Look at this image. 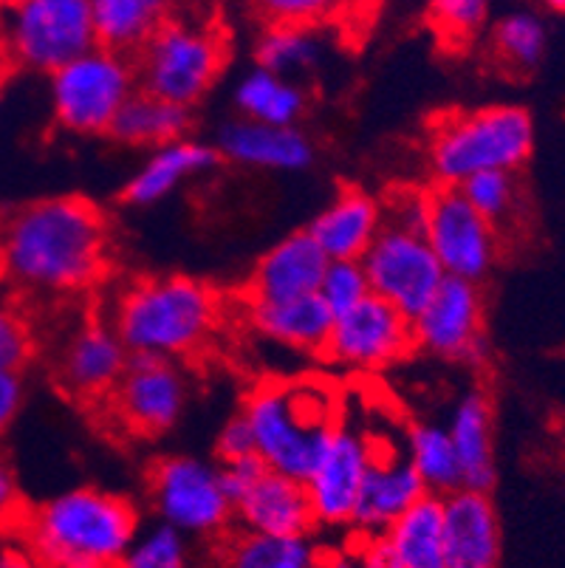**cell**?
Instances as JSON below:
<instances>
[{"mask_svg": "<svg viewBox=\"0 0 565 568\" xmlns=\"http://www.w3.org/2000/svg\"><path fill=\"white\" fill-rule=\"evenodd\" d=\"M320 301L331 308V314L349 312L351 306H356L360 301H365L371 294L367 286V275L362 261H329L325 263V272L320 277L317 286Z\"/></svg>", "mask_w": 565, "mask_h": 568, "instance_id": "cell-38", "label": "cell"}, {"mask_svg": "<svg viewBox=\"0 0 565 568\" xmlns=\"http://www.w3.org/2000/svg\"><path fill=\"white\" fill-rule=\"evenodd\" d=\"M12 3H18V0H0V9H7V7H12Z\"/></svg>", "mask_w": 565, "mask_h": 568, "instance_id": "cell-48", "label": "cell"}, {"mask_svg": "<svg viewBox=\"0 0 565 568\" xmlns=\"http://www.w3.org/2000/svg\"><path fill=\"white\" fill-rule=\"evenodd\" d=\"M424 495H427V487L411 467V462L404 458V453L393 444L376 442V453H373L365 484L360 489L351 529L385 531L398 515L407 513Z\"/></svg>", "mask_w": 565, "mask_h": 568, "instance_id": "cell-21", "label": "cell"}, {"mask_svg": "<svg viewBox=\"0 0 565 568\" xmlns=\"http://www.w3.org/2000/svg\"><path fill=\"white\" fill-rule=\"evenodd\" d=\"M373 453H376V442L371 433L340 418V425L325 442L317 464L311 467L303 481L314 526L345 529L354 524L356 500H360V489L365 484Z\"/></svg>", "mask_w": 565, "mask_h": 568, "instance_id": "cell-14", "label": "cell"}, {"mask_svg": "<svg viewBox=\"0 0 565 568\" xmlns=\"http://www.w3.org/2000/svg\"><path fill=\"white\" fill-rule=\"evenodd\" d=\"M546 26L535 12H509L492 29L495 60L512 74H532L546 54Z\"/></svg>", "mask_w": 565, "mask_h": 568, "instance_id": "cell-33", "label": "cell"}, {"mask_svg": "<svg viewBox=\"0 0 565 568\" xmlns=\"http://www.w3.org/2000/svg\"><path fill=\"white\" fill-rule=\"evenodd\" d=\"M113 568H193L190 537L173 526L155 520L148 529H139L128 551Z\"/></svg>", "mask_w": 565, "mask_h": 568, "instance_id": "cell-35", "label": "cell"}, {"mask_svg": "<svg viewBox=\"0 0 565 568\" xmlns=\"http://www.w3.org/2000/svg\"><path fill=\"white\" fill-rule=\"evenodd\" d=\"M382 213H385V224L404 226V230H424V215H427V193L416 187L393 190L385 201H382Z\"/></svg>", "mask_w": 565, "mask_h": 568, "instance_id": "cell-40", "label": "cell"}, {"mask_svg": "<svg viewBox=\"0 0 565 568\" xmlns=\"http://www.w3.org/2000/svg\"><path fill=\"white\" fill-rule=\"evenodd\" d=\"M543 3H546V9H552V12L565 14V0H543Z\"/></svg>", "mask_w": 565, "mask_h": 568, "instance_id": "cell-47", "label": "cell"}, {"mask_svg": "<svg viewBox=\"0 0 565 568\" xmlns=\"http://www.w3.org/2000/svg\"><path fill=\"white\" fill-rule=\"evenodd\" d=\"M221 317L224 303L210 283L190 275H150L117 294L108 323L131 356L184 363L210 348Z\"/></svg>", "mask_w": 565, "mask_h": 568, "instance_id": "cell-2", "label": "cell"}, {"mask_svg": "<svg viewBox=\"0 0 565 568\" xmlns=\"http://www.w3.org/2000/svg\"><path fill=\"white\" fill-rule=\"evenodd\" d=\"M0 43L14 65L49 77L97 45L91 0H18L0 14Z\"/></svg>", "mask_w": 565, "mask_h": 568, "instance_id": "cell-9", "label": "cell"}, {"mask_svg": "<svg viewBox=\"0 0 565 568\" xmlns=\"http://www.w3.org/2000/svg\"><path fill=\"white\" fill-rule=\"evenodd\" d=\"M190 125H193L190 108H181L148 91H137L117 113L108 136L128 148H159L190 136Z\"/></svg>", "mask_w": 565, "mask_h": 568, "instance_id": "cell-29", "label": "cell"}, {"mask_svg": "<svg viewBox=\"0 0 565 568\" xmlns=\"http://www.w3.org/2000/svg\"><path fill=\"white\" fill-rule=\"evenodd\" d=\"M173 14V0H91L97 45L133 57Z\"/></svg>", "mask_w": 565, "mask_h": 568, "instance_id": "cell-28", "label": "cell"}, {"mask_svg": "<svg viewBox=\"0 0 565 568\" xmlns=\"http://www.w3.org/2000/svg\"><path fill=\"white\" fill-rule=\"evenodd\" d=\"M235 524L261 535H311V515L305 484L292 475L263 467L261 473L235 495Z\"/></svg>", "mask_w": 565, "mask_h": 568, "instance_id": "cell-19", "label": "cell"}, {"mask_svg": "<svg viewBox=\"0 0 565 568\" xmlns=\"http://www.w3.org/2000/svg\"><path fill=\"white\" fill-rule=\"evenodd\" d=\"M148 500L162 524L173 526L190 540L226 535L235 524V506L224 487L221 464L195 456H164L148 473Z\"/></svg>", "mask_w": 565, "mask_h": 568, "instance_id": "cell-8", "label": "cell"}, {"mask_svg": "<svg viewBox=\"0 0 565 568\" xmlns=\"http://www.w3.org/2000/svg\"><path fill=\"white\" fill-rule=\"evenodd\" d=\"M382 535L387 537L398 568H447L444 549V498L427 493Z\"/></svg>", "mask_w": 565, "mask_h": 568, "instance_id": "cell-27", "label": "cell"}, {"mask_svg": "<svg viewBox=\"0 0 565 568\" xmlns=\"http://www.w3.org/2000/svg\"><path fill=\"white\" fill-rule=\"evenodd\" d=\"M142 529L128 495L100 487H71L29 509L18 535L40 562L113 568Z\"/></svg>", "mask_w": 565, "mask_h": 568, "instance_id": "cell-3", "label": "cell"}, {"mask_svg": "<svg viewBox=\"0 0 565 568\" xmlns=\"http://www.w3.org/2000/svg\"><path fill=\"white\" fill-rule=\"evenodd\" d=\"M402 453L418 473L427 493L447 495L461 487L458 458H455L453 438L444 425H433V422L411 425V430L404 436Z\"/></svg>", "mask_w": 565, "mask_h": 568, "instance_id": "cell-32", "label": "cell"}, {"mask_svg": "<svg viewBox=\"0 0 565 568\" xmlns=\"http://www.w3.org/2000/svg\"><path fill=\"white\" fill-rule=\"evenodd\" d=\"M221 164L215 144L201 139L181 136L175 142L153 148L148 159L139 164L137 173L122 187V201L131 206H155L173 199L186 182L212 173Z\"/></svg>", "mask_w": 565, "mask_h": 568, "instance_id": "cell-22", "label": "cell"}, {"mask_svg": "<svg viewBox=\"0 0 565 568\" xmlns=\"http://www.w3.org/2000/svg\"><path fill=\"white\" fill-rule=\"evenodd\" d=\"M535 153V122L521 105L438 116L427 131V168L438 187H461L486 170L517 173Z\"/></svg>", "mask_w": 565, "mask_h": 568, "instance_id": "cell-5", "label": "cell"}, {"mask_svg": "<svg viewBox=\"0 0 565 568\" xmlns=\"http://www.w3.org/2000/svg\"><path fill=\"white\" fill-rule=\"evenodd\" d=\"M40 560L23 540L0 546V568H38Z\"/></svg>", "mask_w": 565, "mask_h": 568, "instance_id": "cell-45", "label": "cell"}, {"mask_svg": "<svg viewBox=\"0 0 565 568\" xmlns=\"http://www.w3.org/2000/svg\"><path fill=\"white\" fill-rule=\"evenodd\" d=\"M249 3L266 26H323L345 12L354 0H249Z\"/></svg>", "mask_w": 565, "mask_h": 568, "instance_id": "cell-37", "label": "cell"}, {"mask_svg": "<svg viewBox=\"0 0 565 568\" xmlns=\"http://www.w3.org/2000/svg\"><path fill=\"white\" fill-rule=\"evenodd\" d=\"M139 91L133 57L93 45L49 74L54 125L71 136H108L122 105Z\"/></svg>", "mask_w": 565, "mask_h": 568, "instance_id": "cell-7", "label": "cell"}, {"mask_svg": "<svg viewBox=\"0 0 565 568\" xmlns=\"http://www.w3.org/2000/svg\"><path fill=\"white\" fill-rule=\"evenodd\" d=\"M255 456L274 473L305 481L340 425V402L323 379H272L243 402Z\"/></svg>", "mask_w": 565, "mask_h": 568, "instance_id": "cell-4", "label": "cell"}, {"mask_svg": "<svg viewBox=\"0 0 565 568\" xmlns=\"http://www.w3.org/2000/svg\"><path fill=\"white\" fill-rule=\"evenodd\" d=\"M317 568H365L360 555H356L354 544L345 540L342 546H331V549H320Z\"/></svg>", "mask_w": 565, "mask_h": 568, "instance_id": "cell-44", "label": "cell"}, {"mask_svg": "<svg viewBox=\"0 0 565 568\" xmlns=\"http://www.w3.org/2000/svg\"><path fill=\"white\" fill-rule=\"evenodd\" d=\"M186 399L190 382L181 363L159 356H131L105 402L128 436L159 438L179 425Z\"/></svg>", "mask_w": 565, "mask_h": 568, "instance_id": "cell-11", "label": "cell"}, {"mask_svg": "<svg viewBox=\"0 0 565 568\" xmlns=\"http://www.w3.org/2000/svg\"><path fill=\"white\" fill-rule=\"evenodd\" d=\"M325 263L329 257L309 235V230L280 237L278 244L269 246L252 266V275L246 277V301L278 303L314 294L325 272Z\"/></svg>", "mask_w": 565, "mask_h": 568, "instance_id": "cell-18", "label": "cell"}, {"mask_svg": "<svg viewBox=\"0 0 565 568\" xmlns=\"http://www.w3.org/2000/svg\"><path fill=\"white\" fill-rule=\"evenodd\" d=\"M38 568H102V566H77V562H40Z\"/></svg>", "mask_w": 565, "mask_h": 568, "instance_id": "cell-46", "label": "cell"}, {"mask_svg": "<svg viewBox=\"0 0 565 568\" xmlns=\"http://www.w3.org/2000/svg\"><path fill=\"white\" fill-rule=\"evenodd\" d=\"M492 18V0H427L424 23L444 49L461 51L481 38Z\"/></svg>", "mask_w": 565, "mask_h": 568, "instance_id": "cell-34", "label": "cell"}, {"mask_svg": "<svg viewBox=\"0 0 565 568\" xmlns=\"http://www.w3.org/2000/svg\"><path fill=\"white\" fill-rule=\"evenodd\" d=\"M458 190L497 232L521 213V182H517V173H509V170H486L466 179Z\"/></svg>", "mask_w": 565, "mask_h": 568, "instance_id": "cell-36", "label": "cell"}, {"mask_svg": "<svg viewBox=\"0 0 565 568\" xmlns=\"http://www.w3.org/2000/svg\"><path fill=\"white\" fill-rule=\"evenodd\" d=\"M442 498L447 568H497L501 520L490 493L458 487Z\"/></svg>", "mask_w": 565, "mask_h": 568, "instance_id": "cell-20", "label": "cell"}, {"mask_svg": "<svg viewBox=\"0 0 565 568\" xmlns=\"http://www.w3.org/2000/svg\"><path fill=\"white\" fill-rule=\"evenodd\" d=\"M212 546L218 568H317L320 555L311 535H261L241 526Z\"/></svg>", "mask_w": 565, "mask_h": 568, "instance_id": "cell-26", "label": "cell"}, {"mask_svg": "<svg viewBox=\"0 0 565 568\" xmlns=\"http://www.w3.org/2000/svg\"><path fill=\"white\" fill-rule=\"evenodd\" d=\"M215 456L218 464L226 462H238V458H249L255 456V438H252V427L243 418V413L232 416L221 433L215 438Z\"/></svg>", "mask_w": 565, "mask_h": 568, "instance_id": "cell-42", "label": "cell"}, {"mask_svg": "<svg viewBox=\"0 0 565 568\" xmlns=\"http://www.w3.org/2000/svg\"><path fill=\"white\" fill-rule=\"evenodd\" d=\"M26 399V382L20 368H0V433L9 430Z\"/></svg>", "mask_w": 565, "mask_h": 568, "instance_id": "cell-43", "label": "cell"}, {"mask_svg": "<svg viewBox=\"0 0 565 568\" xmlns=\"http://www.w3.org/2000/svg\"><path fill=\"white\" fill-rule=\"evenodd\" d=\"M131 351L108 320L77 325L57 351V385L77 402H105L117 387Z\"/></svg>", "mask_w": 565, "mask_h": 568, "instance_id": "cell-16", "label": "cell"}, {"mask_svg": "<svg viewBox=\"0 0 565 568\" xmlns=\"http://www.w3.org/2000/svg\"><path fill=\"white\" fill-rule=\"evenodd\" d=\"M111 266V224L93 201L54 195L0 221V275L40 297L82 294Z\"/></svg>", "mask_w": 565, "mask_h": 568, "instance_id": "cell-1", "label": "cell"}, {"mask_svg": "<svg viewBox=\"0 0 565 568\" xmlns=\"http://www.w3.org/2000/svg\"><path fill=\"white\" fill-rule=\"evenodd\" d=\"M413 348L411 317L376 294H367L349 312L336 314L323 356L342 371L376 374L402 363Z\"/></svg>", "mask_w": 565, "mask_h": 568, "instance_id": "cell-12", "label": "cell"}, {"mask_svg": "<svg viewBox=\"0 0 565 568\" xmlns=\"http://www.w3.org/2000/svg\"><path fill=\"white\" fill-rule=\"evenodd\" d=\"M249 320L261 337L300 354H323L334 314L320 294H303L292 301L249 303Z\"/></svg>", "mask_w": 565, "mask_h": 568, "instance_id": "cell-25", "label": "cell"}, {"mask_svg": "<svg viewBox=\"0 0 565 568\" xmlns=\"http://www.w3.org/2000/svg\"><path fill=\"white\" fill-rule=\"evenodd\" d=\"M26 513H29V506H26L18 475H14L9 458L0 453V531H18Z\"/></svg>", "mask_w": 565, "mask_h": 568, "instance_id": "cell-41", "label": "cell"}, {"mask_svg": "<svg viewBox=\"0 0 565 568\" xmlns=\"http://www.w3.org/2000/svg\"><path fill=\"white\" fill-rule=\"evenodd\" d=\"M461 469V487L490 493L495 487V418L490 396L470 390L455 402L447 425Z\"/></svg>", "mask_w": 565, "mask_h": 568, "instance_id": "cell-24", "label": "cell"}, {"mask_svg": "<svg viewBox=\"0 0 565 568\" xmlns=\"http://www.w3.org/2000/svg\"><path fill=\"white\" fill-rule=\"evenodd\" d=\"M235 108L241 116L266 125H297L309 111V97L292 77L255 65L235 85Z\"/></svg>", "mask_w": 565, "mask_h": 568, "instance_id": "cell-30", "label": "cell"}, {"mask_svg": "<svg viewBox=\"0 0 565 568\" xmlns=\"http://www.w3.org/2000/svg\"><path fill=\"white\" fill-rule=\"evenodd\" d=\"M34 354V334L23 314L0 303V368H20Z\"/></svg>", "mask_w": 565, "mask_h": 568, "instance_id": "cell-39", "label": "cell"}, {"mask_svg": "<svg viewBox=\"0 0 565 568\" xmlns=\"http://www.w3.org/2000/svg\"><path fill=\"white\" fill-rule=\"evenodd\" d=\"M385 224L382 199L362 187H342L329 204L314 215L309 235L317 241L329 261H360L373 237Z\"/></svg>", "mask_w": 565, "mask_h": 568, "instance_id": "cell-23", "label": "cell"}, {"mask_svg": "<svg viewBox=\"0 0 565 568\" xmlns=\"http://www.w3.org/2000/svg\"><path fill=\"white\" fill-rule=\"evenodd\" d=\"M255 57L263 69L300 80L323 65L325 40L320 38V26H266L258 38Z\"/></svg>", "mask_w": 565, "mask_h": 568, "instance_id": "cell-31", "label": "cell"}, {"mask_svg": "<svg viewBox=\"0 0 565 568\" xmlns=\"http://www.w3.org/2000/svg\"><path fill=\"white\" fill-rule=\"evenodd\" d=\"M230 60L221 26L199 14H170L133 54L139 91L190 108L206 100Z\"/></svg>", "mask_w": 565, "mask_h": 568, "instance_id": "cell-6", "label": "cell"}, {"mask_svg": "<svg viewBox=\"0 0 565 568\" xmlns=\"http://www.w3.org/2000/svg\"><path fill=\"white\" fill-rule=\"evenodd\" d=\"M411 323L416 348L435 359L475 365L486 356L484 297L478 283L444 277Z\"/></svg>", "mask_w": 565, "mask_h": 568, "instance_id": "cell-15", "label": "cell"}, {"mask_svg": "<svg viewBox=\"0 0 565 568\" xmlns=\"http://www.w3.org/2000/svg\"><path fill=\"white\" fill-rule=\"evenodd\" d=\"M360 261L365 266L371 294L396 306L407 317H413L447 277L424 232L396 224H382L380 235L373 237Z\"/></svg>", "mask_w": 565, "mask_h": 568, "instance_id": "cell-13", "label": "cell"}, {"mask_svg": "<svg viewBox=\"0 0 565 568\" xmlns=\"http://www.w3.org/2000/svg\"><path fill=\"white\" fill-rule=\"evenodd\" d=\"M221 162L266 173H303L314 164L317 148L300 125H266L255 119H230L215 139Z\"/></svg>", "mask_w": 565, "mask_h": 568, "instance_id": "cell-17", "label": "cell"}, {"mask_svg": "<svg viewBox=\"0 0 565 568\" xmlns=\"http://www.w3.org/2000/svg\"><path fill=\"white\" fill-rule=\"evenodd\" d=\"M422 232L447 277L486 281L501 255V232L464 199L458 187L435 184L430 190Z\"/></svg>", "mask_w": 565, "mask_h": 568, "instance_id": "cell-10", "label": "cell"}]
</instances>
